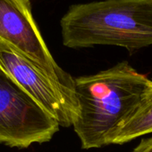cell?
I'll list each match as a JSON object with an SVG mask.
<instances>
[{
    "label": "cell",
    "instance_id": "cell-1",
    "mask_svg": "<svg viewBox=\"0 0 152 152\" xmlns=\"http://www.w3.org/2000/svg\"><path fill=\"white\" fill-rule=\"evenodd\" d=\"M148 81L127 61L75 78L73 127L83 150L109 145V137L135 110Z\"/></svg>",
    "mask_w": 152,
    "mask_h": 152
},
{
    "label": "cell",
    "instance_id": "cell-2",
    "mask_svg": "<svg viewBox=\"0 0 152 152\" xmlns=\"http://www.w3.org/2000/svg\"><path fill=\"white\" fill-rule=\"evenodd\" d=\"M69 48L116 45L135 50L152 45V0H102L70 6L61 19Z\"/></svg>",
    "mask_w": 152,
    "mask_h": 152
},
{
    "label": "cell",
    "instance_id": "cell-3",
    "mask_svg": "<svg viewBox=\"0 0 152 152\" xmlns=\"http://www.w3.org/2000/svg\"><path fill=\"white\" fill-rule=\"evenodd\" d=\"M0 39L30 61L53 82L73 123L77 115L75 78L54 60L34 20L30 0H0Z\"/></svg>",
    "mask_w": 152,
    "mask_h": 152
},
{
    "label": "cell",
    "instance_id": "cell-4",
    "mask_svg": "<svg viewBox=\"0 0 152 152\" xmlns=\"http://www.w3.org/2000/svg\"><path fill=\"white\" fill-rule=\"evenodd\" d=\"M59 123L0 67V143L26 149L52 140Z\"/></svg>",
    "mask_w": 152,
    "mask_h": 152
},
{
    "label": "cell",
    "instance_id": "cell-5",
    "mask_svg": "<svg viewBox=\"0 0 152 152\" xmlns=\"http://www.w3.org/2000/svg\"><path fill=\"white\" fill-rule=\"evenodd\" d=\"M0 67L6 71L63 127L73 116L53 82L30 61L0 39Z\"/></svg>",
    "mask_w": 152,
    "mask_h": 152
},
{
    "label": "cell",
    "instance_id": "cell-6",
    "mask_svg": "<svg viewBox=\"0 0 152 152\" xmlns=\"http://www.w3.org/2000/svg\"><path fill=\"white\" fill-rule=\"evenodd\" d=\"M152 134V80L146 88L133 113L109 137V145L124 144Z\"/></svg>",
    "mask_w": 152,
    "mask_h": 152
},
{
    "label": "cell",
    "instance_id": "cell-7",
    "mask_svg": "<svg viewBox=\"0 0 152 152\" xmlns=\"http://www.w3.org/2000/svg\"><path fill=\"white\" fill-rule=\"evenodd\" d=\"M132 152H152V137L142 140Z\"/></svg>",
    "mask_w": 152,
    "mask_h": 152
}]
</instances>
